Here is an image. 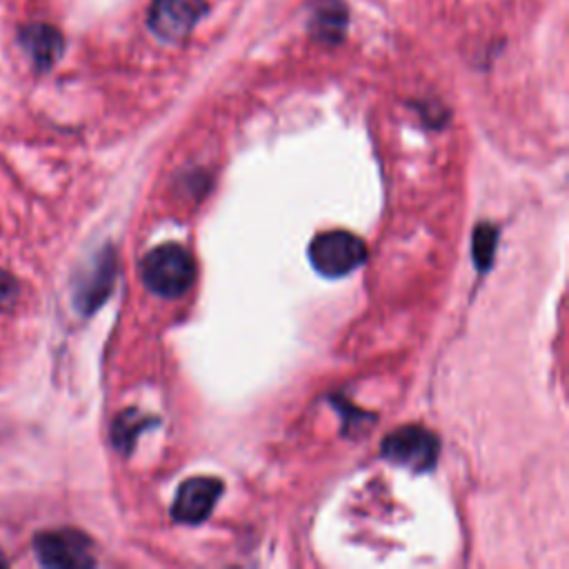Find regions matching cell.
Listing matches in <instances>:
<instances>
[{
  "label": "cell",
  "mask_w": 569,
  "mask_h": 569,
  "mask_svg": "<svg viewBox=\"0 0 569 569\" xmlns=\"http://www.w3.org/2000/svg\"><path fill=\"white\" fill-rule=\"evenodd\" d=\"M496 242H498V229L493 224H478L476 233H473V260L478 264V269H487L493 260V251H496Z\"/></svg>",
  "instance_id": "ba28073f"
},
{
  "label": "cell",
  "mask_w": 569,
  "mask_h": 569,
  "mask_svg": "<svg viewBox=\"0 0 569 569\" xmlns=\"http://www.w3.org/2000/svg\"><path fill=\"white\" fill-rule=\"evenodd\" d=\"M144 425V418L138 416L136 411H127L118 418L116 422V429H113V438H116V445L120 449H129L133 445V438L136 433L140 431V427Z\"/></svg>",
  "instance_id": "9c48e42d"
},
{
  "label": "cell",
  "mask_w": 569,
  "mask_h": 569,
  "mask_svg": "<svg viewBox=\"0 0 569 569\" xmlns=\"http://www.w3.org/2000/svg\"><path fill=\"white\" fill-rule=\"evenodd\" d=\"M16 293H18V289H16V282L11 280V276L0 271V311L9 309V305L16 300Z\"/></svg>",
  "instance_id": "30bf717a"
},
{
  "label": "cell",
  "mask_w": 569,
  "mask_h": 569,
  "mask_svg": "<svg viewBox=\"0 0 569 569\" xmlns=\"http://www.w3.org/2000/svg\"><path fill=\"white\" fill-rule=\"evenodd\" d=\"M202 11L204 0H156L149 22L162 38L178 40L196 27Z\"/></svg>",
  "instance_id": "8992f818"
},
{
  "label": "cell",
  "mask_w": 569,
  "mask_h": 569,
  "mask_svg": "<svg viewBox=\"0 0 569 569\" xmlns=\"http://www.w3.org/2000/svg\"><path fill=\"white\" fill-rule=\"evenodd\" d=\"M24 49L31 53L38 67H49L62 51L60 33L49 24H31L22 31Z\"/></svg>",
  "instance_id": "52a82bcc"
},
{
  "label": "cell",
  "mask_w": 569,
  "mask_h": 569,
  "mask_svg": "<svg viewBox=\"0 0 569 569\" xmlns=\"http://www.w3.org/2000/svg\"><path fill=\"white\" fill-rule=\"evenodd\" d=\"M438 451H440V442L436 433L418 425L400 427L382 440V456L389 462L413 469V471H425L433 467Z\"/></svg>",
  "instance_id": "3957f363"
},
{
  "label": "cell",
  "mask_w": 569,
  "mask_h": 569,
  "mask_svg": "<svg viewBox=\"0 0 569 569\" xmlns=\"http://www.w3.org/2000/svg\"><path fill=\"white\" fill-rule=\"evenodd\" d=\"M220 493H222V482L218 478H209V476L189 478L180 485L171 513L176 520L184 525H198L211 513Z\"/></svg>",
  "instance_id": "5b68a950"
},
{
  "label": "cell",
  "mask_w": 569,
  "mask_h": 569,
  "mask_svg": "<svg viewBox=\"0 0 569 569\" xmlns=\"http://www.w3.org/2000/svg\"><path fill=\"white\" fill-rule=\"evenodd\" d=\"M33 549L47 567H91L96 562L91 540L76 529H53L36 538Z\"/></svg>",
  "instance_id": "277c9868"
},
{
  "label": "cell",
  "mask_w": 569,
  "mask_h": 569,
  "mask_svg": "<svg viewBox=\"0 0 569 569\" xmlns=\"http://www.w3.org/2000/svg\"><path fill=\"white\" fill-rule=\"evenodd\" d=\"M140 276L153 293L178 298L193 284L196 262L180 244H162L142 258Z\"/></svg>",
  "instance_id": "6da1fadb"
},
{
  "label": "cell",
  "mask_w": 569,
  "mask_h": 569,
  "mask_svg": "<svg viewBox=\"0 0 569 569\" xmlns=\"http://www.w3.org/2000/svg\"><path fill=\"white\" fill-rule=\"evenodd\" d=\"M367 258L365 242L349 231H325L309 244V260L327 278L351 273Z\"/></svg>",
  "instance_id": "7a4b0ae2"
}]
</instances>
